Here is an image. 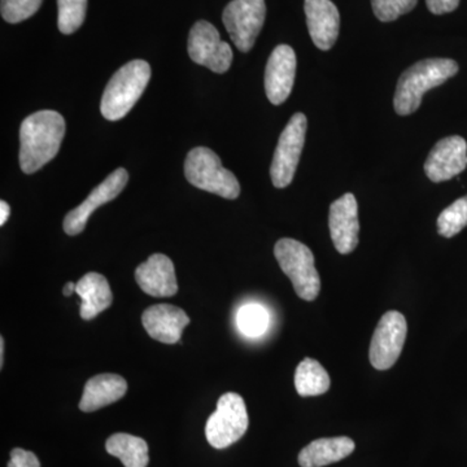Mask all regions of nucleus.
I'll return each mask as SVG.
<instances>
[{
  "label": "nucleus",
  "mask_w": 467,
  "mask_h": 467,
  "mask_svg": "<svg viewBox=\"0 0 467 467\" xmlns=\"http://www.w3.org/2000/svg\"><path fill=\"white\" fill-rule=\"evenodd\" d=\"M66 135V119L55 110H39L24 119L20 128V167L33 174L50 162Z\"/></svg>",
  "instance_id": "nucleus-1"
},
{
  "label": "nucleus",
  "mask_w": 467,
  "mask_h": 467,
  "mask_svg": "<svg viewBox=\"0 0 467 467\" xmlns=\"http://www.w3.org/2000/svg\"><path fill=\"white\" fill-rule=\"evenodd\" d=\"M459 73V64L451 58H425L408 67L396 86L393 107L399 116L416 112L429 90L438 88Z\"/></svg>",
  "instance_id": "nucleus-2"
},
{
  "label": "nucleus",
  "mask_w": 467,
  "mask_h": 467,
  "mask_svg": "<svg viewBox=\"0 0 467 467\" xmlns=\"http://www.w3.org/2000/svg\"><path fill=\"white\" fill-rule=\"evenodd\" d=\"M150 79V67L147 61L133 60L125 64L109 79L100 110L104 119L119 121L124 119L142 97Z\"/></svg>",
  "instance_id": "nucleus-3"
},
{
  "label": "nucleus",
  "mask_w": 467,
  "mask_h": 467,
  "mask_svg": "<svg viewBox=\"0 0 467 467\" xmlns=\"http://www.w3.org/2000/svg\"><path fill=\"white\" fill-rule=\"evenodd\" d=\"M184 175L192 186L229 201L238 198L241 193V184L235 175L223 168L216 152L207 147L190 150L184 161Z\"/></svg>",
  "instance_id": "nucleus-4"
},
{
  "label": "nucleus",
  "mask_w": 467,
  "mask_h": 467,
  "mask_svg": "<svg viewBox=\"0 0 467 467\" xmlns=\"http://www.w3.org/2000/svg\"><path fill=\"white\" fill-rule=\"evenodd\" d=\"M275 256L282 272L291 279L297 296L315 300L321 291V279L310 248L295 239L284 238L276 242Z\"/></svg>",
  "instance_id": "nucleus-5"
},
{
  "label": "nucleus",
  "mask_w": 467,
  "mask_h": 467,
  "mask_svg": "<svg viewBox=\"0 0 467 467\" xmlns=\"http://www.w3.org/2000/svg\"><path fill=\"white\" fill-rule=\"evenodd\" d=\"M247 430L248 413L242 396L235 392L221 396L216 411L209 417L205 426L209 444L216 450H225L241 441Z\"/></svg>",
  "instance_id": "nucleus-6"
},
{
  "label": "nucleus",
  "mask_w": 467,
  "mask_h": 467,
  "mask_svg": "<svg viewBox=\"0 0 467 467\" xmlns=\"http://www.w3.org/2000/svg\"><path fill=\"white\" fill-rule=\"evenodd\" d=\"M308 119L304 113H295L282 131L276 146L270 177L276 189H285L290 186L299 165L301 152L306 143Z\"/></svg>",
  "instance_id": "nucleus-7"
},
{
  "label": "nucleus",
  "mask_w": 467,
  "mask_h": 467,
  "mask_svg": "<svg viewBox=\"0 0 467 467\" xmlns=\"http://www.w3.org/2000/svg\"><path fill=\"white\" fill-rule=\"evenodd\" d=\"M266 17L265 0H233L223 9V21L239 51L252 50Z\"/></svg>",
  "instance_id": "nucleus-8"
},
{
  "label": "nucleus",
  "mask_w": 467,
  "mask_h": 467,
  "mask_svg": "<svg viewBox=\"0 0 467 467\" xmlns=\"http://www.w3.org/2000/svg\"><path fill=\"white\" fill-rule=\"evenodd\" d=\"M407 333V319L398 310H389L380 318L368 349V358L377 370H389L396 364Z\"/></svg>",
  "instance_id": "nucleus-9"
},
{
  "label": "nucleus",
  "mask_w": 467,
  "mask_h": 467,
  "mask_svg": "<svg viewBox=\"0 0 467 467\" xmlns=\"http://www.w3.org/2000/svg\"><path fill=\"white\" fill-rule=\"evenodd\" d=\"M189 55L193 63L214 73H226L233 63L229 43L221 41L220 33L208 21L201 20L192 27L189 36Z\"/></svg>",
  "instance_id": "nucleus-10"
},
{
  "label": "nucleus",
  "mask_w": 467,
  "mask_h": 467,
  "mask_svg": "<svg viewBox=\"0 0 467 467\" xmlns=\"http://www.w3.org/2000/svg\"><path fill=\"white\" fill-rule=\"evenodd\" d=\"M128 181L129 174L125 169H117L112 174H109L99 186L92 190L90 195L82 204L67 214L66 220H64V232L70 236L78 235L84 232L86 223L94 213L95 209L116 199L125 189Z\"/></svg>",
  "instance_id": "nucleus-11"
},
{
  "label": "nucleus",
  "mask_w": 467,
  "mask_h": 467,
  "mask_svg": "<svg viewBox=\"0 0 467 467\" xmlns=\"http://www.w3.org/2000/svg\"><path fill=\"white\" fill-rule=\"evenodd\" d=\"M467 167V143L460 135H451L435 144L425 162L430 181L445 182L462 173Z\"/></svg>",
  "instance_id": "nucleus-12"
},
{
  "label": "nucleus",
  "mask_w": 467,
  "mask_h": 467,
  "mask_svg": "<svg viewBox=\"0 0 467 467\" xmlns=\"http://www.w3.org/2000/svg\"><path fill=\"white\" fill-rule=\"evenodd\" d=\"M328 227L337 251L352 254L358 244V205L353 193H346L335 201L328 213Z\"/></svg>",
  "instance_id": "nucleus-13"
},
{
  "label": "nucleus",
  "mask_w": 467,
  "mask_h": 467,
  "mask_svg": "<svg viewBox=\"0 0 467 467\" xmlns=\"http://www.w3.org/2000/svg\"><path fill=\"white\" fill-rule=\"evenodd\" d=\"M296 55L287 45L276 46L267 60L265 91L267 99L275 106H281L290 97L296 76Z\"/></svg>",
  "instance_id": "nucleus-14"
},
{
  "label": "nucleus",
  "mask_w": 467,
  "mask_h": 467,
  "mask_svg": "<svg viewBox=\"0 0 467 467\" xmlns=\"http://www.w3.org/2000/svg\"><path fill=\"white\" fill-rule=\"evenodd\" d=\"M306 26L316 47L328 51L337 42L340 30V15L331 0H306Z\"/></svg>",
  "instance_id": "nucleus-15"
},
{
  "label": "nucleus",
  "mask_w": 467,
  "mask_h": 467,
  "mask_svg": "<svg viewBox=\"0 0 467 467\" xmlns=\"http://www.w3.org/2000/svg\"><path fill=\"white\" fill-rule=\"evenodd\" d=\"M135 281L153 297L174 296L178 291L173 263L161 254H152L135 270Z\"/></svg>",
  "instance_id": "nucleus-16"
},
{
  "label": "nucleus",
  "mask_w": 467,
  "mask_h": 467,
  "mask_svg": "<svg viewBox=\"0 0 467 467\" xmlns=\"http://www.w3.org/2000/svg\"><path fill=\"white\" fill-rule=\"evenodd\" d=\"M142 322L152 339L164 344H175L182 337L183 328L190 324L184 310L169 304L150 306L143 313Z\"/></svg>",
  "instance_id": "nucleus-17"
},
{
  "label": "nucleus",
  "mask_w": 467,
  "mask_h": 467,
  "mask_svg": "<svg viewBox=\"0 0 467 467\" xmlns=\"http://www.w3.org/2000/svg\"><path fill=\"white\" fill-rule=\"evenodd\" d=\"M128 383L117 374H99L91 378L85 386L84 395L79 401V409L86 413L99 410L124 398Z\"/></svg>",
  "instance_id": "nucleus-18"
},
{
  "label": "nucleus",
  "mask_w": 467,
  "mask_h": 467,
  "mask_svg": "<svg viewBox=\"0 0 467 467\" xmlns=\"http://www.w3.org/2000/svg\"><path fill=\"white\" fill-rule=\"evenodd\" d=\"M355 447V441L347 436L317 439L300 451L299 465L301 467L331 465L352 454Z\"/></svg>",
  "instance_id": "nucleus-19"
},
{
  "label": "nucleus",
  "mask_w": 467,
  "mask_h": 467,
  "mask_svg": "<svg viewBox=\"0 0 467 467\" xmlns=\"http://www.w3.org/2000/svg\"><path fill=\"white\" fill-rule=\"evenodd\" d=\"M76 292L82 299L79 313L86 321L94 319L112 306L113 296L109 281L99 273H88L82 276L76 285Z\"/></svg>",
  "instance_id": "nucleus-20"
},
{
  "label": "nucleus",
  "mask_w": 467,
  "mask_h": 467,
  "mask_svg": "<svg viewBox=\"0 0 467 467\" xmlns=\"http://www.w3.org/2000/svg\"><path fill=\"white\" fill-rule=\"evenodd\" d=\"M106 450L110 456L121 460L125 467H147L149 465V445L138 436L112 435L107 441Z\"/></svg>",
  "instance_id": "nucleus-21"
},
{
  "label": "nucleus",
  "mask_w": 467,
  "mask_h": 467,
  "mask_svg": "<svg viewBox=\"0 0 467 467\" xmlns=\"http://www.w3.org/2000/svg\"><path fill=\"white\" fill-rule=\"evenodd\" d=\"M327 371L313 358H304L295 371V389L303 398L324 395L330 389Z\"/></svg>",
  "instance_id": "nucleus-22"
},
{
  "label": "nucleus",
  "mask_w": 467,
  "mask_h": 467,
  "mask_svg": "<svg viewBox=\"0 0 467 467\" xmlns=\"http://www.w3.org/2000/svg\"><path fill=\"white\" fill-rule=\"evenodd\" d=\"M236 325L245 337H256L265 333L269 325V315L259 304H247L239 309Z\"/></svg>",
  "instance_id": "nucleus-23"
},
{
  "label": "nucleus",
  "mask_w": 467,
  "mask_h": 467,
  "mask_svg": "<svg viewBox=\"0 0 467 467\" xmlns=\"http://www.w3.org/2000/svg\"><path fill=\"white\" fill-rule=\"evenodd\" d=\"M467 226V196L445 208L438 218V233L444 238H453Z\"/></svg>",
  "instance_id": "nucleus-24"
},
{
  "label": "nucleus",
  "mask_w": 467,
  "mask_h": 467,
  "mask_svg": "<svg viewBox=\"0 0 467 467\" xmlns=\"http://www.w3.org/2000/svg\"><path fill=\"white\" fill-rule=\"evenodd\" d=\"M57 26L63 34H73L82 26L88 0H57Z\"/></svg>",
  "instance_id": "nucleus-25"
},
{
  "label": "nucleus",
  "mask_w": 467,
  "mask_h": 467,
  "mask_svg": "<svg viewBox=\"0 0 467 467\" xmlns=\"http://www.w3.org/2000/svg\"><path fill=\"white\" fill-rule=\"evenodd\" d=\"M42 3L43 0H2L0 11L7 23L17 24L36 15Z\"/></svg>",
  "instance_id": "nucleus-26"
},
{
  "label": "nucleus",
  "mask_w": 467,
  "mask_h": 467,
  "mask_svg": "<svg viewBox=\"0 0 467 467\" xmlns=\"http://www.w3.org/2000/svg\"><path fill=\"white\" fill-rule=\"evenodd\" d=\"M418 0H371L374 15L382 23H391L416 8Z\"/></svg>",
  "instance_id": "nucleus-27"
},
{
  "label": "nucleus",
  "mask_w": 467,
  "mask_h": 467,
  "mask_svg": "<svg viewBox=\"0 0 467 467\" xmlns=\"http://www.w3.org/2000/svg\"><path fill=\"white\" fill-rule=\"evenodd\" d=\"M8 467H41L38 457L33 451L15 448L11 451V461Z\"/></svg>",
  "instance_id": "nucleus-28"
},
{
  "label": "nucleus",
  "mask_w": 467,
  "mask_h": 467,
  "mask_svg": "<svg viewBox=\"0 0 467 467\" xmlns=\"http://www.w3.org/2000/svg\"><path fill=\"white\" fill-rule=\"evenodd\" d=\"M426 5L431 14L445 15L456 11L460 0H426Z\"/></svg>",
  "instance_id": "nucleus-29"
},
{
  "label": "nucleus",
  "mask_w": 467,
  "mask_h": 467,
  "mask_svg": "<svg viewBox=\"0 0 467 467\" xmlns=\"http://www.w3.org/2000/svg\"><path fill=\"white\" fill-rule=\"evenodd\" d=\"M9 214H11V208H9L8 202H0V225L3 226L7 223Z\"/></svg>",
  "instance_id": "nucleus-30"
},
{
  "label": "nucleus",
  "mask_w": 467,
  "mask_h": 467,
  "mask_svg": "<svg viewBox=\"0 0 467 467\" xmlns=\"http://www.w3.org/2000/svg\"><path fill=\"white\" fill-rule=\"evenodd\" d=\"M76 284H73V282H67L66 285V287H64V296H70V295L73 294V292H76Z\"/></svg>",
  "instance_id": "nucleus-31"
},
{
  "label": "nucleus",
  "mask_w": 467,
  "mask_h": 467,
  "mask_svg": "<svg viewBox=\"0 0 467 467\" xmlns=\"http://www.w3.org/2000/svg\"><path fill=\"white\" fill-rule=\"evenodd\" d=\"M5 364V339H0V368Z\"/></svg>",
  "instance_id": "nucleus-32"
}]
</instances>
